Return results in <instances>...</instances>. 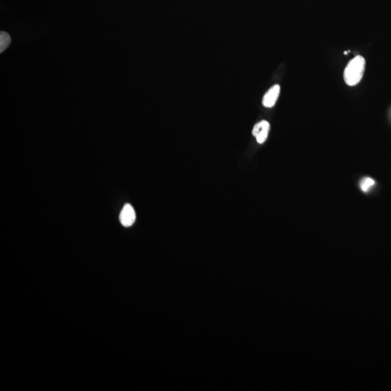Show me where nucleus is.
I'll list each match as a JSON object with an SVG mask.
<instances>
[{"label": "nucleus", "mask_w": 391, "mask_h": 391, "mask_svg": "<svg viewBox=\"0 0 391 391\" xmlns=\"http://www.w3.org/2000/svg\"><path fill=\"white\" fill-rule=\"evenodd\" d=\"M375 185V180L371 178H363L360 182V187L364 192H367L371 190L372 187Z\"/></svg>", "instance_id": "423d86ee"}, {"label": "nucleus", "mask_w": 391, "mask_h": 391, "mask_svg": "<svg viewBox=\"0 0 391 391\" xmlns=\"http://www.w3.org/2000/svg\"><path fill=\"white\" fill-rule=\"evenodd\" d=\"M120 220L121 224L125 227H130L136 220V212L131 204H126L120 212Z\"/></svg>", "instance_id": "7ed1b4c3"}, {"label": "nucleus", "mask_w": 391, "mask_h": 391, "mask_svg": "<svg viewBox=\"0 0 391 391\" xmlns=\"http://www.w3.org/2000/svg\"><path fill=\"white\" fill-rule=\"evenodd\" d=\"M11 38L8 33L1 31L0 33V52H4L10 45Z\"/></svg>", "instance_id": "39448f33"}, {"label": "nucleus", "mask_w": 391, "mask_h": 391, "mask_svg": "<svg viewBox=\"0 0 391 391\" xmlns=\"http://www.w3.org/2000/svg\"><path fill=\"white\" fill-rule=\"evenodd\" d=\"M270 129H271V125L269 122L266 120H262L254 126L252 134L255 136L259 143H263L267 138Z\"/></svg>", "instance_id": "f03ea898"}, {"label": "nucleus", "mask_w": 391, "mask_h": 391, "mask_svg": "<svg viewBox=\"0 0 391 391\" xmlns=\"http://www.w3.org/2000/svg\"><path fill=\"white\" fill-rule=\"evenodd\" d=\"M280 86L276 84V85L272 87L267 92L264 94V97L262 99V105H264L265 108H273V106L276 103L277 100H278L279 95H280Z\"/></svg>", "instance_id": "20e7f679"}, {"label": "nucleus", "mask_w": 391, "mask_h": 391, "mask_svg": "<svg viewBox=\"0 0 391 391\" xmlns=\"http://www.w3.org/2000/svg\"><path fill=\"white\" fill-rule=\"evenodd\" d=\"M365 59L358 55L352 59L345 67L343 78L345 84L350 87L358 84L365 71Z\"/></svg>", "instance_id": "f257e3e1"}]
</instances>
